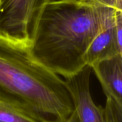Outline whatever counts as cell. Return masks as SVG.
Instances as JSON below:
<instances>
[{
	"label": "cell",
	"instance_id": "6da1fadb",
	"mask_svg": "<svg viewBox=\"0 0 122 122\" xmlns=\"http://www.w3.org/2000/svg\"><path fill=\"white\" fill-rule=\"evenodd\" d=\"M117 11L89 1L47 4L30 47L32 55L63 78L75 75L86 65L83 57L87 49L114 22Z\"/></svg>",
	"mask_w": 122,
	"mask_h": 122
},
{
	"label": "cell",
	"instance_id": "9c48e42d",
	"mask_svg": "<svg viewBox=\"0 0 122 122\" xmlns=\"http://www.w3.org/2000/svg\"><path fill=\"white\" fill-rule=\"evenodd\" d=\"M88 1L122 11V0H88Z\"/></svg>",
	"mask_w": 122,
	"mask_h": 122
},
{
	"label": "cell",
	"instance_id": "5b68a950",
	"mask_svg": "<svg viewBox=\"0 0 122 122\" xmlns=\"http://www.w3.org/2000/svg\"><path fill=\"white\" fill-rule=\"evenodd\" d=\"M91 67L107 98L122 105V55L102 60Z\"/></svg>",
	"mask_w": 122,
	"mask_h": 122
},
{
	"label": "cell",
	"instance_id": "7c38bea8",
	"mask_svg": "<svg viewBox=\"0 0 122 122\" xmlns=\"http://www.w3.org/2000/svg\"><path fill=\"white\" fill-rule=\"evenodd\" d=\"M1 0H0V3H1Z\"/></svg>",
	"mask_w": 122,
	"mask_h": 122
},
{
	"label": "cell",
	"instance_id": "52a82bcc",
	"mask_svg": "<svg viewBox=\"0 0 122 122\" xmlns=\"http://www.w3.org/2000/svg\"><path fill=\"white\" fill-rule=\"evenodd\" d=\"M0 122H48L29 111L0 100Z\"/></svg>",
	"mask_w": 122,
	"mask_h": 122
},
{
	"label": "cell",
	"instance_id": "30bf717a",
	"mask_svg": "<svg viewBox=\"0 0 122 122\" xmlns=\"http://www.w3.org/2000/svg\"><path fill=\"white\" fill-rule=\"evenodd\" d=\"M88 0H47V4H83Z\"/></svg>",
	"mask_w": 122,
	"mask_h": 122
},
{
	"label": "cell",
	"instance_id": "8fae6325",
	"mask_svg": "<svg viewBox=\"0 0 122 122\" xmlns=\"http://www.w3.org/2000/svg\"><path fill=\"white\" fill-rule=\"evenodd\" d=\"M61 122H79V121L78 117H77V114H76V111L74 110L73 112L70 114V116L69 117H67L66 119Z\"/></svg>",
	"mask_w": 122,
	"mask_h": 122
},
{
	"label": "cell",
	"instance_id": "ba28073f",
	"mask_svg": "<svg viewBox=\"0 0 122 122\" xmlns=\"http://www.w3.org/2000/svg\"><path fill=\"white\" fill-rule=\"evenodd\" d=\"M104 113L106 122H122V105L111 98H107Z\"/></svg>",
	"mask_w": 122,
	"mask_h": 122
},
{
	"label": "cell",
	"instance_id": "3957f363",
	"mask_svg": "<svg viewBox=\"0 0 122 122\" xmlns=\"http://www.w3.org/2000/svg\"><path fill=\"white\" fill-rule=\"evenodd\" d=\"M47 0H1L0 33L31 47Z\"/></svg>",
	"mask_w": 122,
	"mask_h": 122
},
{
	"label": "cell",
	"instance_id": "277c9868",
	"mask_svg": "<svg viewBox=\"0 0 122 122\" xmlns=\"http://www.w3.org/2000/svg\"><path fill=\"white\" fill-rule=\"evenodd\" d=\"M91 67L85 65L75 75L65 78L79 122H106L104 108L96 105L90 90Z\"/></svg>",
	"mask_w": 122,
	"mask_h": 122
},
{
	"label": "cell",
	"instance_id": "7a4b0ae2",
	"mask_svg": "<svg viewBox=\"0 0 122 122\" xmlns=\"http://www.w3.org/2000/svg\"><path fill=\"white\" fill-rule=\"evenodd\" d=\"M0 100L48 122H61L74 105L63 78L32 55L30 47L0 33Z\"/></svg>",
	"mask_w": 122,
	"mask_h": 122
},
{
	"label": "cell",
	"instance_id": "8992f818",
	"mask_svg": "<svg viewBox=\"0 0 122 122\" xmlns=\"http://www.w3.org/2000/svg\"><path fill=\"white\" fill-rule=\"evenodd\" d=\"M118 55H122V43L117 37L114 19V22L92 41L83 60L86 65L91 67L96 62Z\"/></svg>",
	"mask_w": 122,
	"mask_h": 122
}]
</instances>
